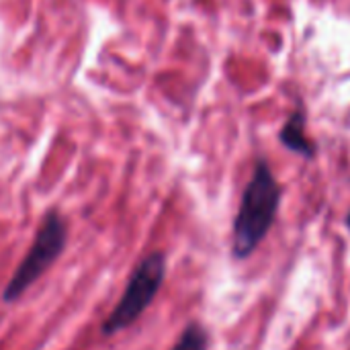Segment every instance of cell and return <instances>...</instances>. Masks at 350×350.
<instances>
[{
	"mask_svg": "<svg viewBox=\"0 0 350 350\" xmlns=\"http://www.w3.org/2000/svg\"><path fill=\"white\" fill-rule=\"evenodd\" d=\"M279 137H281V144L287 150H291V152H295L299 156H306V158L316 156V146L306 135V113H304V109H297L289 117V121L283 125Z\"/></svg>",
	"mask_w": 350,
	"mask_h": 350,
	"instance_id": "cell-4",
	"label": "cell"
},
{
	"mask_svg": "<svg viewBox=\"0 0 350 350\" xmlns=\"http://www.w3.org/2000/svg\"><path fill=\"white\" fill-rule=\"evenodd\" d=\"M66 242H68L66 219L57 211H47L35 232V238L27 254L14 269L12 277L8 279L2 291V301L6 306L16 304L53 267V262L62 256Z\"/></svg>",
	"mask_w": 350,
	"mask_h": 350,
	"instance_id": "cell-2",
	"label": "cell"
},
{
	"mask_svg": "<svg viewBox=\"0 0 350 350\" xmlns=\"http://www.w3.org/2000/svg\"><path fill=\"white\" fill-rule=\"evenodd\" d=\"M164 277H166V256L162 252H152L144 256L139 265L133 269L119 304L103 322L100 334L109 338L133 326L156 299L164 283Z\"/></svg>",
	"mask_w": 350,
	"mask_h": 350,
	"instance_id": "cell-3",
	"label": "cell"
},
{
	"mask_svg": "<svg viewBox=\"0 0 350 350\" xmlns=\"http://www.w3.org/2000/svg\"><path fill=\"white\" fill-rule=\"evenodd\" d=\"M347 226H349V230H350V213H349V217H347Z\"/></svg>",
	"mask_w": 350,
	"mask_h": 350,
	"instance_id": "cell-6",
	"label": "cell"
},
{
	"mask_svg": "<svg viewBox=\"0 0 350 350\" xmlns=\"http://www.w3.org/2000/svg\"><path fill=\"white\" fill-rule=\"evenodd\" d=\"M207 332L201 324H189L178 336L172 350H207Z\"/></svg>",
	"mask_w": 350,
	"mask_h": 350,
	"instance_id": "cell-5",
	"label": "cell"
},
{
	"mask_svg": "<svg viewBox=\"0 0 350 350\" xmlns=\"http://www.w3.org/2000/svg\"><path fill=\"white\" fill-rule=\"evenodd\" d=\"M281 203V187L265 160L254 168L244 189L242 203L234 221L232 252L236 258H248L269 234Z\"/></svg>",
	"mask_w": 350,
	"mask_h": 350,
	"instance_id": "cell-1",
	"label": "cell"
}]
</instances>
